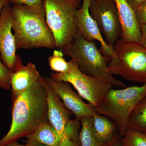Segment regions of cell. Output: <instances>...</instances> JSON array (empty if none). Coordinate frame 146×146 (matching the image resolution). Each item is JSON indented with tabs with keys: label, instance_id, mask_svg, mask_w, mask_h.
<instances>
[{
	"label": "cell",
	"instance_id": "8992f818",
	"mask_svg": "<svg viewBox=\"0 0 146 146\" xmlns=\"http://www.w3.org/2000/svg\"><path fill=\"white\" fill-rule=\"evenodd\" d=\"M117 58L109 62L110 72L135 83H146V48L121 38L113 47Z\"/></svg>",
	"mask_w": 146,
	"mask_h": 146
},
{
	"label": "cell",
	"instance_id": "d4e9b609",
	"mask_svg": "<svg viewBox=\"0 0 146 146\" xmlns=\"http://www.w3.org/2000/svg\"><path fill=\"white\" fill-rule=\"evenodd\" d=\"M108 146H123L122 136L118 131L115 133L111 141L108 143Z\"/></svg>",
	"mask_w": 146,
	"mask_h": 146
},
{
	"label": "cell",
	"instance_id": "e0dca14e",
	"mask_svg": "<svg viewBox=\"0 0 146 146\" xmlns=\"http://www.w3.org/2000/svg\"><path fill=\"white\" fill-rule=\"evenodd\" d=\"M128 128L146 132V96L137 104L131 112L128 120Z\"/></svg>",
	"mask_w": 146,
	"mask_h": 146
},
{
	"label": "cell",
	"instance_id": "2e32d148",
	"mask_svg": "<svg viewBox=\"0 0 146 146\" xmlns=\"http://www.w3.org/2000/svg\"><path fill=\"white\" fill-rule=\"evenodd\" d=\"M27 141L49 146H60L59 136L48 121L39 127L27 137Z\"/></svg>",
	"mask_w": 146,
	"mask_h": 146
},
{
	"label": "cell",
	"instance_id": "cb8c5ba5",
	"mask_svg": "<svg viewBox=\"0 0 146 146\" xmlns=\"http://www.w3.org/2000/svg\"><path fill=\"white\" fill-rule=\"evenodd\" d=\"M9 2L13 5H23L37 7L44 5V0H9Z\"/></svg>",
	"mask_w": 146,
	"mask_h": 146
},
{
	"label": "cell",
	"instance_id": "ffe728a7",
	"mask_svg": "<svg viewBox=\"0 0 146 146\" xmlns=\"http://www.w3.org/2000/svg\"><path fill=\"white\" fill-rule=\"evenodd\" d=\"M63 52L61 50H54L52 55L48 58L49 65L51 70L56 73H63L67 72L69 69V62L63 58Z\"/></svg>",
	"mask_w": 146,
	"mask_h": 146
},
{
	"label": "cell",
	"instance_id": "484cf974",
	"mask_svg": "<svg viewBox=\"0 0 146 146\" xmlns=\"http://www.w3.org/2000/svg\"><path fill=\"white\" fill-rule=\"evenodd\" d=\"M140 27L141 35L140 43L146 48V23L141 25Z\"/></svg>",
	"mask_w": 146,
	"mask_h": 146
},
{
	"label": "cell",
	"instance_id": "9a60e30c",
	"mask_svg": "<svg viewBox=\"0 0 146 146\" xmlns=\"http://www.w3.org/2000/svg\"><path fill=\"white\" fill-rule=\"evenodd\" d=\"M92 130L98 141L108 143L118 129L112 120L104 115L97 114L93 117Z\"/></svg>",
	"mask_w": 146,
	"mask_h": 146
},
{
	"label": "cell",
	"instance_id": "83f0119b",
	"mask_svg": "<svg viewBox=\"0 0 146 146\" xmlns=\"http://www.w3.org/2000/svg\"><path fill=\"white\" fill-rule=\"evenodd\" d=\"M4 146H28L27 143L23 145V144H21L19 143L17 141H14V142H11L7 144Z\"/></svg>",
	"mask_w": 146,
	"mask_h": 146
},
{
	"label": "cell",
	"instance_id": "7402d4cb",
	"mask_svg": "<svg viewBox=\"0 0 146 146\" xmlns=\"http://www.w3.org/2000/svg\"><path fill=\"white\" fill-rule=\"evenodd\" d=\"M12 72L3 63L0 56V88L6 90L10 89V76Z\"/></svg>",
	"mask_w": 146,
	"mask_h": 146
},
{
	"label": "cell",
	"instance_id": "30bf717a",
	"mask_svg": "<svg viewBox=\"0 0 146 146\" xmlns=\"http://www.w3.org/2000/svg\"><path fill=\"white\" fill-rule=\"evenodd\" d=\"M41 81L47 93L48 121L59 136L60 146H76V142L70 139L65 132V125L70 119L71 112L66 108L60 97L46 81L45 78L42 77Z\"/></svg>",
	"mask_w": 146,
	"mask_h": 146
},
{
	"label": "cell",
	"instance_id": "d6986e66",
	"mask_svg": "<svg viewBox=\"0 0 146 146\" xmlns=\"http://www.w3.org/2000/svg\"><path fill=\"white\" fill-rule=\"evenodd\" d=\"M122 141L123 146H146V132L128 128Z\"/></svg>",
	"mask_w": 146,
	"mask_h": 146
},
{
	"label": "cell",
	"instance_id": "5b68a950",
	"mask_svg": "<svg viewBox=\"0 0 146 146\" xmlns=\"http://www.w3.org/2000/svg\"><path fill=\"white\" fill-rule=\"evenodd\" d=\"M46 20L56 48L61 50L72 42L78 31L76 13L80 0H44Z\"/></svg>",
	"mask_w": 146,
	"mask_h": 146
},
{
	"label": "cell",
	"instance_id": "ac0fdd59",
	"mask_svg": "<svg viewBox=\"0 0 146 146\" xmlns=\"http://www.w3.org/2000/svg\"><path fill=\"white\" fill-rule=\"evenodd\" d=\"M80 138L81 146H108V143H101L96 139L92 130L93 117H85L80 120Z\"/></svg>",
	"mask_w": 146,
	"mask_h": 146
},
{
	"label": "cell",
	"instance_id": "4316f807",
	"mask_svg": "<svg viewBox=\"0 0 146 146\" xmlns=\"http://www.w3.org/2000/svg\"><path fill=\"white\" fill-rule=\"evenodd\" d=\"M145 0H127L134 10Z\"/></svg>",
	"mask_w": 146,
	"mask_h": 146
},
{
	"label": "cell",
	"instance_id": "44dd1931",
	"mask_svg": "<svg viewBox=\"0 0 146 146\" xmlns=\"http://www.w3.org/2000/svg\"><path fill=\"white\" fill-rule=\"evenodd\" d=\"M81 129L80 120L75 118L69 119L65 126V132L67 136L73 141H80V134Z\"/></svg>",
	"mask_w": 146,
	"mask_h": 146
},
{
	"label": "cell",
	"instance_id": "7c38bea8",
	"mask_svg": "<svg viewBox=\"0 0 146 146\" xmlns=\"http://www.w3.org/2000/svg\"><path fill=\"white\" fill-rule=\"evenodd\" d=\"M45 79L76 118L80 120L85 117H93L97 115L95 106L89 103L84 102L80 96L74 91L70 84L56 80L50 77L45 78Z\"/></svg>",
	"mask_w": 146,
	"mask_h": 146
},
{
	"label": "cell",
	"instance_id": "f546056e",
	"mask_svg": "<svg viewBox=\"0 0 146 146\" xmlns=\"http://www.w3.org/2000/svg\"><path fill=\"white\" fill-rule=\"evenodd\" d=\"M8 2H9V0H0V14L4 6Z\"/></svg>",
	"mask_w": 146,
	"mask_h": 146
},
{
	"label": "cell",
	"instance_id": "9c48e42d",
	"mask_svg": "<svg viewBox=\"0 0 146 146\" xmlns=\"http://www.w3.org/2000/svg\"><path fill=\"white\" fill-rule=\"evenodd\" d=\"M12 5L7 3L0 14V56L6 67L14 72L23 65L21 56L16 54V41L12 33Z\"/></svg>",
	"mask_w": 146,
	"mask_h": 146
},
{
	"label": "cell",
	"instance_id": "8fae6325",
	"mask_svg": "<svg viewBox=\"0 0 146 146\" xmlns=\"http://www.w3.org/2000/svg\"><path fill=\"white\" fill-rule=\"evenodd\" d=\"M91 0H83L81 7L76 11L77 27L80 33L89 41H98L101 45L100 50L105 56L113 62L117 56L113 48L107 44L96 22L91 17L89 11Z\"/></svg>",
	"mask_w": 146,
	"mask_h": 146
},
{
	"label": "cell",
	"instance_id": "7a4b0ae2",
	"mask_svg": "<svg viewBox=\"0 0 146 146\" xmlns=\"http://www.w3.org/2000/svg\"><path fill=\"white\" fill-rule=\"evenodd\" d=\"M12 30L17 50L54 48L55 42L47 24L44 5L34 7L13 5Z\"/></svg>",
	"mask_w": 146,
	"mask_h": 146
},
{
	"label": "cell",
	"instance_id": "f1b7e54d",
	"mask_svg": "<svg viewBox=\"0 0 146 146\" xmlns=\"http://www.w3.org/2000/svg\"><path fill=\"white\" fill-rule=\"evenodd\" d=\"M26 143L28 146H49L43 145V144L35 143V142H31V141H26Z\"/></svg>",
	"mask_w": 146,
	"mask_h": 146
},
{
	"label": "cell",
	"instance_id": "4fadbf2b",
	"mask_svg": "<svg viewBox=\"0 0 146 146\" xmlns=\"http://www.w3.org/2000/svg\"><path fill=\"white\" fill-rule=\"evenodd\" d=\"M116 4L119 17L122 35L121 38L125 41L140 43L141 35L135 10L127 0H113Z\"/></svg>",
	"mask_w": 146,
	"mask_h": 146
},
{
	"label": "cell",
	"instance_id": "3957f363",
	"mask_svg": "<svg viewBox=\"0 0 146 146\" xmlns=\"http://www.w3.org/2000/svg\"><path fill=\"white\" fill-rule=\"evenodd\" d=\"M61 50L75 62L84 74L104 80L112 86L125 88L123 82L110 72L109 58L102 54L94 41L87 40L78 31L72 42Z\"/></svg>",
	"mask_w": 146,
	"mask_h": 146
},
{
	"label": "cell",
	"instance_id": "5bb4252c",
	"mask_svg": "<svg viewBox=\"0 0 146 146\" xmlns=\"http://www.w3.org/2000/svg\"><path fill=\"white\" fill-rule=\"evenodd\" d=\"M41 77L36 65L29 63L23 65L11 75L12 97H17L38 83Z\"/></svg>",
	"mask_w": 146,
	"mask_h": 146
},
{
	"label": "cell",
	"instance_id": "277c9868",
	"mask_svg": "<svg viewBox=\"0 0 146 146\" xmlns=\"http://www.w3.org/2000/svg\"><path fill=\"white\" fill-rule=\"evenodd\" d=\"M146 96V83L122 89L112 88L104 99L95 107L98 115H104L114 122L122 137L127 129L129 117L135 106Z\"/></svg>",
	"mask_w": 146,
	"mask_h": 146
},
{
	"label": "cell",
	"instance_id": "603a6c76",
	"mask_svg": "<svg viewBox=\"0 0 146 146\" xmlns=\"http://www.w3.org/2000/svg\"><path fill=\"white\" fill-rule=\"evenodd\" d=\"M135 16L139 25L146 23V0L135 10Z\"/></svg>",
	"mask_w": 146,
	"mask_h": 146
},
{
	"label": "cell",
	"instance_id": "52a82bcc",
	"mask_svg": "<svg viewBox=\"0 0 146 146\" xmlns=\"http://www.w3.org/2000/svg\"><path fill=\"white\" fill-rule=\"evenodd\" d=\"M69 62L70 68L67 72L51 73L50 77L72 84L82 98L95 107L98 106L108 91L112 89V84L102 79L84 74L72 59Z\"/></svg>",
	"mask_w": 146,
	"mask_h": 146
},
{
	"label": "cell",
	"instance_id": "ba28073f",
	"mask_svg": "<svg viewBox=\"0 0 146 146\" xmlns=\"http://www.w3.org/2000/svg\"><path fill=\"white\" fill-rule=\"evenodd\" d=\"M89 12L106 43L113 48L121 38L122 31L116 4L113 0H91Z\"/></svg>",
	"mask_w": 146,
	"mask_h": 146
},
{
	"label": "cell",
	"instance_id": "6da1fadb",
	"mask_svg": "<svg viewBox=\"0 0 146 146\" xmlns=\"http://www.w3.org/2000/svg\"><path fill=\"white\" fill-rule=\"evenodd\" d=\"M12 99L11 125L0 140V146L27 138L48 121L47 93L41 78L38 83L18 96L12 97Z\"/></svg>",
	"mask_w": 146,
	"mask_h": 146
}]
</instances>
